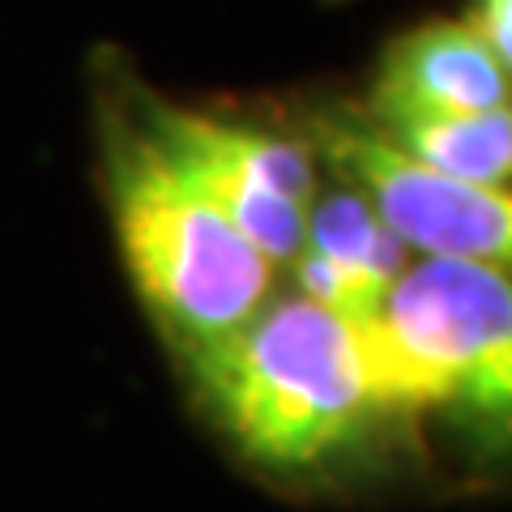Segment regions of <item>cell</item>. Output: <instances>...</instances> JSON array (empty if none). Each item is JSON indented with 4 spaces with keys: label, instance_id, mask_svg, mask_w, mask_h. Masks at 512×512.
Returning <instances> with one entry per match:
<instances>
[{
    "label": "cell",
    "instance_id": "3",
    "mask_svg": "<svg viewBox=\"0 0 512 512\" xmlns=\"http://www.w3.org/2000/svg\"><path fill=\"white\" fill-rule=\"evenodd\" d=\"M423 410L453 419L491 457H512V274L414 256L384 299Z\"/></svg>",
    "mask_w": 512,
    "mask_h": 512
},
{
    "label": "cell",
    "instance_id": "5",
    "mask_svg": "<svg viewBox=\"0 0 512 512\" xmlns=\"http://www.w3.org/2000/svg\"><path fill=\"white\" fill-rule=\"evenodd\" d=\"M303 137L316 163L359 188L414 256L512 274V188L453 180L414 163L359 107H320Z\"/></svg>",
    "mask_w": 512,
    "mask_h": 512
},
{
    "label": "cell",
    "instance_id": "2",
    "mask_svg": "<svg viewBox=\"0 0 512 512\" xmlns=\"http://www.w3.org/2000/svg\"><path fill=\"white\" fill-rule=\"evenodd\" d=\"M99 158L124 274L184 367L274 299L278 269L146 133L120 82L99 94Z\"/></svg>",
    "mask_w": 512,
    "mask_h": 512
},
{
    "label": "cell",
    "instance_id": "7",
    "mask_svg": "<svg viewBox=\"0 0 512 512\" xmlns=\"http://www.w3.org/2000/svg\"><path fill=\"white\" fill-rule=\"evenodd\" d=\"M414 163L470 184H512V103L483 111H393L367 116Z\"/></svg>",
    "mask_w": 512,
    "mask_h": 512
},
{
    "label": "cell",
    "instance_id": "9",
    "mask_svg": "<svg viewBox=\"0 0 512 512\" xmlns=\"http://www.w3.org/2000/svg\"><path fill=\"white\" fill-rule=\"evenodd\" d=\"M286 274L295 278V295H303L308 303H316V308H325L333 316L359 320V325H367V320H380L384 299H389L384 286L350 274V269L333 265V261H325V256H316L308 248H303L295 261L286 265Z\"/></svg>",
    "mask_w": 512,
    "mask_h": 512
},
{
    "label": "cell",
    "instance_id": "8",
    "mask_svg": "<svg viewBox=\"0 0 512 512\" xmlns=\"http://www.w3.org/2000/svg\"><path fill=\"white\" fill-rule=\"evenodd\" d=\"M303 248L325 256V261L350 269L367 282L393 291V282L406 274L414 252L406 248V239L397 235L389 222L380 218V210L350 184L320 188L308 205V231H303Z\"/></svg>",
    "mask_w": 512,
    "mask_h": 512
},
{
    "label": "cell",
    "instance_id": "6",
    "mask_svg": "<svg viewBox=\"0 0 512 512\" xmlns=\"http://www.w3.org/2000/svg\"><path fill=\"white\" fill-rule=\"evenodd\" d=\"M512 103V77L466 18H431L397 35L376 64L367 116L483 111Z\"/></svg>",
    "mask_w": 512,
    "mask_h": 512
},
{
    "label": "cell",
    "instance_id": "1",
    "mask_svg": "<svg viewBox=\"0 0 512 512\" xmlns=\"http://www.w3.org/2000/svg\"><path fill=\"white\" fill-rule=\"evenodd\" d=\"M197 402L244 461L316 470L389 419L423 414V393L384 320H346L278 295L227 342L184 363Z\"/></svg>",
    "mask_w": 512,
    "mask_h": 512
},
{
    "label": "cell",
    "instance_id": "4",
    "mask_svg": "<svg viewBox=\"0 0 512 512\" xmlns=\"http://www.w3.org/2000/svg\"><path fill=\"white\" fill-rule=\"evenodd\" d=\"M133 116L163 146L231 227L286 269L303 252L308 205L320 192V163L303 133L256 124L214 107H188L141 82H120Z\"/></svg>",
    "mask_w": 512,
    "mask_h": 512
},
{
    "label": "cell",
    "instance_id": "10",
    "mask_svg": "<svg viewBox=\"0 0 512 512\" xmlns=\"http://www.w3.org/2000/svg\"><path fill=\"white\" fill-rule=\"evenodd\" d=\"M466 22L483 35V43L512 77V0H470Z\"/></svg>",
    "mask_w": 512,
    "mask_h": 512
}]
</instances>
